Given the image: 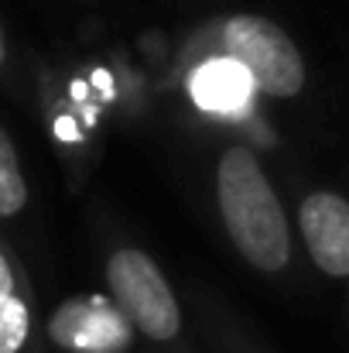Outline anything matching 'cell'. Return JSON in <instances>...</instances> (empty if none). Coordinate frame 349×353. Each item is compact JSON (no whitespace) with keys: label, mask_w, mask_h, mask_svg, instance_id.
Here are the masks:
<instances>
[{"label":"cell","mask_w":349,"mask_h":353,"mask_svg":"<svg viewBox=\"0 0 349 353\" xmlns=\"http://www.w3.org/2000/svg\"><path fill=\"white\" fill-rule=\"evenodd\" d=\"M216 203L240 257L260 271H281L291 257L284 206L250 148H226L216 165Z\"/></svg>","instance_id":"obj_1"},{"label":"cell","mask_w":349,"mask_h":353,"mask_svg":"<svg viewBox=\"0 0 349 353\" xmlns=\"http://www.w3.org/2000/svg\"><path fill=\"white\" fill-rule=\"evenodd\" d=\"M107 292L140 336H147L151 343L178 340L182 309L154 257L137 247L114 250L107 257Z\"/></svg>","instance_id":"obj_2"},{"label":"cell","mask_w":349,"mask_h":353,"mask_svg":"<svg viewBox=\"0 0 349 353\" xmlns=\"http://www.w3.org/2000/svg\"><path fill=\"white\" fill-rule=\"evenodd\" d=\"M220 48L236 59L253 86L274 100L298 97L305 86V59L298 45L260 14H233L220 24Z\"/></svg>","instance_id":"obj_3"},{"label":"cell","mask_w":349,"mask_h":353,"mask_svg":"<svg viewBox=\"0 0 349 353\" xmlns=\"http://www.w3.org/2000/svg\"><path fill=\"white\" fill-rule=\"evenodd\" d=\"M45 333L59 353H127L134 343V326L110 295L65 299L48 316Z\"/></svg>","instance_id":"obj_4"},{"label":"cell","mask_w":349,"mask_h":353,"mask_svg":"<svg viewBox=\"0 0 349 353\" xmlns=\"http://www.w3.org/2000/svg\"><path fill=\"white\" fill-rule=\"evenodd\" d=\"M298 227L312 261L332 274H349V203L336 192H312L298 210Z\"/></svg>","instance_id":"obj_5"},{"label":"cell","mask_w":349,"mask_h":353,"mask_svg":"<svg viewBox=\"0 0 349 353\" xmlns=\"http://www.w3.org/2000/svg\"><path fill=\"white\" fill-rule=\"evenodd\" d=\"M253 90L257 86L246 76V69L230 55L202 62L189 79V93H192L195 107H202L209 114H240L250 103Z\"/></svg>","instance_id":"obj_6"},{"label":"cell","mask_w":349,"mask_h":353,"mask_svg":"<svg viewBox=\"0 0 349 353\" xmlns=\"http://www.w3.org/2000/svg\"><path fill=\"white\" fill-rule=\"evenodd\" d=\"M28 206V182L17 161V148L10 134L0 127V220L17 216Z\"/></svg>","instance_id":"obj_7"},{"label":"cell","mask_w":349,"mask_h":353,"mask_svg":"<svg viewBox=\"0 0 349 353\" xmlns=\"http://www.w3.org/2000/svg\"><path fill=\"white\" fill-rule=\"evenodd\" d=\"M31 302L21 288L0 295V353H21L31 340Z\"/></svg>","instance_id":"obj_8"},{"label":"cell","mask_w":349,"mask_h":353,"mask_svg":"<svg viewBox=\"0 0 349 353\" xmlns=\"http://www.w3.org/2000/svg\"><path fill=\"white\" fill-rule=\"evenodd\" d=\"M14 288H21V278H17V268H14L10 254L0 247V295L3 292H14Z\"/></svg>","instance_id":"obj_9"},{"label":"cell","mask_w":349,"mask_h":353,"mask_svg":"<svg viewBox=\"0 0 349 353\" xmlns=\"http://www.w3.org/2000/svg\"><path fill=\"white\" fill-rule=\"evenodd\" d=\"M7 62V34H3V24H0V69Z\"/></svg>","instance_id":"obj_10"}]
</instances>
